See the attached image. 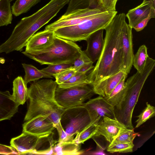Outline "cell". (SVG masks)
Instances as JSON below:
<instances>
[{"label": "cell", "instance_id": "obj_9", "mask_svg": "<svg viewBox=\"0 0 155 155\" xmlns=\"http://www.w3.org/2000/svg\"><path fill=\"white\" fill-rule=\"evenodd\" d=\"M88 85L65 88L57 86L55 92V99L64 109L82 105L84 102L95 94L93 88Z\"/></svg>", "mask_w": 155, "mask_h": 155}, {"label": "cell", "instance_id": "obj_12", "mask_svg": "<svg viewBox=\"0 0 155 155\" xmlns=\"http://www.w3.org/2000/svg\"><path fill=\"white\" fill-rule=\"evenodd\" d=\"M132 29L126 21L124 24L122 32V70L128 74L130 72L133 65L134 55Z\"/></svg>", "mask_w": 155, "mask_h": 155}, {"label": "cell", "instance_id": "obj_42", "mask_svg": "<svg viewBox=\"0 0 155 155\" xmlns=\"http://www.w3.org/2000/svg\"><path fill=\"white\" fill-rule=\"evenodd\" d=\"M13 0H10L11 1H13Z\"/></svg>", "mask_w": 155, "mask_h": 155}, {"label": "cell", "instance_id": "obj_37", "mask_svg": "<svg viewBox=\"0 0 155 155\" xmlns=\"http://www.w3.org/2000/svg\"><path fill=\"white\" fill-rule=\"evenodd\" d=\"M55 128L57 130L58 135V139L57 142L73 141L68 137L60 121L55 126Z\"/></svg>", "mask_w": 155, "mask_h": 155}, {"label": "cell", "instance_id": "obj_7", "mask_svg": "<svg viewBox=\"0 0 155 155\" xmlns=\"http://www.w3.org/2000/svg\"><path fill=\"white\" fill-rule=\"evenodd\" d=\"M53 134L38 136L22 132L20 135L11 139V146L18 155L52 154V147L57 143L53 139Z\"/></svg>", "mask_w": 155, "mask_h": 155}, {"label": "cell", "instance_id": "obj_6", "mask_svg": "<svg viewBox=\"0 0 155 155\" xmlns=\"http://www.w3.org/2000/svg\"><path fill=\"white\" fill-rule=\"evenodd\" d=\"M117 12L116 11L103 10L77 25L59 28L54 31L56 36L73 42L86 41L93 33L104 30Z\"/></svg>", "mask_w": 155, "mask_h": 155}, {"label": "cell", "instance_id": "obj_31", "mask_svg": "<svg viewBox=\"0 0 155 155\" xmlns=\"http://www.w3.org/2000/svg\"><path fill=\"white\" fill-rule=\"evenodd\" d=\"M146 106L140 114L137 117L138 118L136 121V124L135 127L137 128L146 122L155 115V107L148 102L146 103Z\"/></svg>", "mask_w": 155, "mask_h": 155}, {"label": "cell", "instance_id": "obj_1", "mask_svg": "<svg viewBox=\"0 0 155 155\" xmlns=\"http://www.w3.org/2000/svg\"><path fill=\"white\" fill-rule=\"evenodd\" d=\"M126 17L124 13L117 14L104 29L103 50L95 65L87 75L89 85L92 87L122 70V36Z\"/></svg>", "mask_w": 155, "mask_h": 155}, {"label": "cell", "instance_id": "obj_36", "mask_svg": "<svg viewBox=\"0 0 155 155\" xmlns=\"http://www.w3.org/2000/svg\"><path fill=\"white\" fill-rule=\"evenodd\" d=\"M118 0H100L101 9L102 10L116 11V6Z\"/></svg>", "mask_w": 155, "mask_h": 155}, {"label": "cell", "instance_id": "obj_29", "mask_svg": "<svg viewBox=\"0 0 155 155\" xmlns=\"http://www.w3.org/2000/svg\"><path fill=\"white\" fill-rule=\"evenodd\" d=\"M138 134V133L134 132V129L128 128L126 127H123L120 129L118 135L110 144L133 143L134 138Z\"/></svg>", "mask_w": 155, "mask_h": 155}, {"label": "cell", "instance_id": "obj_3", "mask_svg": "<svg viewBox=\"0 0 155 155\" xmlns=\"http://www.w3.org/2000/svg\"><path fill=\"white\" fill-rule=\"evenodd\" d=\"M58 84L52 79L32 83L28 88L29 104L24 118L25 122L39 116L47 117L55 126L60 121L64 108L57 102L55 92Z\"/></svg>", "mask_w": 155, "mask_h": 155}, {"label": "cell", "instance_id": "obj_30", "mask_svg": "<svg viewBox=\"0 0 155 155\" xmlns=\"http://www.w3.org/2000/svg\"><path fill=\"white\" fill-rule=\"evenodd\" d=\"M97 125V124L95 123H91L88 125L76 135L73 141L78 143L81 144L91 138L96 134Z\"/></svg>", "mask_w": 155, "mask_h": 155}, {"label": "cell", "instance_id": "obj_35", "mask_svg": "<svg viewBox=\"0 0 155 155\" xmlns=\"http://www.w3.org/2000/svg\"><path fill=\"white\" fill-rule=\"evenodd\" d=\"M91 63L93 62L86 55L84 51L81 50L79 56L74 61L72 68L77 71L83 66Z\"/></svg>", "mask_w": 155, "mask_h": 155}, {"label": "cell", "instance_id": "obj_24", "mask_svg": "<svg viewBox=\"0 0 155 155\" xmlns=\"http://www.w3.org/2000/svg\"><path fill=\"white\" fill-rule=\"evenodd\" d=\"M25 75L24 80L25 84L31 81H35L42 78H52L51 76L48 75L31 64L25 63L22 64Z\"/></svg>", "mask_w": 155, "mask_h": 155}, {"label": "cell", "instance_id": "obj_8", "mask_svg": "<svg viewBox=\"0 0 155 155\" xmlns=\"http://www.w3.org/2000/svg\"><path fill=\"white\" fill-rule=\"evenodd\" d=\"M60 122L72 141L78 133L91 123L88 113L83 105L65 109L61 115Z\"/></svg>", "mask_w": 155, "mask_h": 155}, {"label": "cell", "instance_id": "obj_26", "mask_svg": "<svg viewBox=\"0 0 155 155\" xmlns=\"http://www.w3.org/2000/svg\"><path fill=\"white\" fill-rule=\"evenodd\" d=\"M41 0H17L12 7V14L18 16L26 13Z\"/></svg>", "mask_w": 155, "mask_h": 155}, {"label": "cell", "instance_id": "obj_41", "mask_svg": "<svg viewBox=\"0 0 155 155\" xmlns=\"http://www.w3.org/2000/svg\"><path fill=\"white\" fill-rule=\"evenodd\" d=\"M143 2L148 3L152 9L155 10V0H143Z\"/></svg>", "mask_w": 155, "mask_h": 155}, {"label": "cell", "instance_id": "obj_19", "mask_svg": "<svg viewBox=\"0 0 155 155\" xmlns=\"http://www.w3.org/2000/svg\"><path fill=\"white\" fill-rule=\"evenodd\" d=\"M19 106L8 91H0V121L10 119L18 112Z\"/></svg>", "mask_w": 155, "mask_h": 155}, {"label": "cell", "instance_id": "obj_14", "mask_svg": "<svg viewBox=\"0 0 155 155\" xmlns=\"http://www.w3.org/2000/svg\"><path fill=\"white\" fill-rule=\"evenodd\" d=\"M125 127H126L116 118L105 117L97 124L96 134L93 137L102 136L110 143L118 135L120 129Z\"/></svg>", "mask_w": 155, "mask_h": 155}, {"label": "cell", "instance_id": "obj_5", "mask_svg": "<svg viewBox=\"0 0 155 155\" xmlns=\"http://www.w3.org/2000/svg\"><path fill=\"white\" fill-rule=\"evenodd\" d=\"M81 50L74 42L55 35L53 43L40 51H25L22 53L41 65L72 63L79 56Z\"/></svg>", "mask_w": 155, "mask_h": 155}, {"label": "cell", "instance_id": "obj_28", "mask_svg": "<svg viewBox=\"0 0 155 155\" xmlns=\"http://www.w3.org/2000/svg\"><path fill=\"white\" fill-rule=\"evenodd\" d=\"M87 75L86 74L76 71L72 77L67 81L58 85L61 87H68L73 86L89 84Z\"/></svg>", "mask_w": 155, "mask_h": 155}, {"label": "cell", "instance_id": "obj_39", "mask_svg": "<svg viewBox=\"0 0 155 155\" xmlns=\"http://www.w3.org/2000/svg\"><path fill=\"white\" fill-rule=\"evenodd\" d=\"M152 18L150 16L139 23L134 28L137 31L143 30L147 25L149 20Z\"/></svg>", "mask_w": 155, "mask_h": 155}, {"label": "cell", "instance_id": "obj_11", "mask_svg": "<svg viewBox=\"0 0 155 155\" xmlns=\"http://www.w3.org/2000/svg\"><path fill=\"white\" fill-rule=\"evenodd\" d=\"M83 105L87 110L92 123L97 124L105 117L116 118L114 107L102 96L90 99Z\"/></svg>", "mask_w": 155, "mask_h": 155}, {"label": "cell", "instance_id": "obj_13", "mask_svg": "<svg viewBox=\"0 0 155 155\" xmlns=\"http://www.w3.org/2000/svg\"><path fill=\"white\" fill-rule=\"evenodd\" d=\"M22 132L38 136L48 135L55 128L53 123L47 117L39 116L25 122L23 125Z\"/></svg>", "mask_w": 155, "mask_h": 155}, {"label": "cell", "instance_id": "obj_40", "mask_svg": "<svg viewBox=\"0 0 155 155\" xmlns=\"http://www.w3.org/2000/svg\"><path fill=\"white\" fill-rule=\"evenodd\" d=\"M93 63H91L87 64L77 71V72L84 74H86L87 72L93 69L94 66L93 65Z\"/></svg>", "mask_w": 155, "mask_h": 155}, {"label": "cell", "instance_id": "obj_18", "mask_svg": "<svg viewBox=\"0 0 155 155\" xmlns=\"http://www.w3.org/2000/svg\"><path fill=\"white\" fill-rule=\"evenodd\" d=\"M128 20L130 26L134 28L140 22L150 16L155 17V10L152 9L147 3L142 2L138 6L130 10L125 15Z\"/></svg>", "mask_w": 155, "mask_h": 155}, {"label": "cell", "instance_id": "obj_2", "mask_svg": "<svg viewBox=\"0 0 155 155\" xmlns=\"http://www.w3.org/2000/svg\"><path fill=\"white\" fill-rule=\"evenodd\" d=\"M70 0H51L35 13L22 18L14 28L9 38L2 44L8 53L21 51L31 37L55 16Z\"/></svg>", "mask_w": 155, "mask_h": 155}, {"label": "cell", "instance_id": "obj_25", "mask_svg": "<svg viewBox=\"0 0 155 155\" xmlns=\"http://www.w3.org/2000/svg\"><path fill=\"white\" fill-rule=\"evenodd\" d=\"M147 49L145 45H142L140 47L136 54L134 55L133 65L139 72L142 71L149 57Z\"/></svg>", "mask_w": 155, "mask_h": 155}, {"label": "cell", "instance_id": "obj_32", "mask_svg": "<svg viewBox=\"0 0 155 155\" xmlns=\"http://www.w3.org/2000/svg\"><path fill=\"white\" fill-rule=\"evenodd\" d=\"M73 66L72 63H65L48 65L47 67L41 70L50 76H53L67 69L71 68Z\"/></svg>", "mask_w": 155, "mask_h": 155}, {"label": "cell", "instance_id": "obj_15", "mask_svg": "<svg viewBox=\"0 0 155 155\" xmlns=\"http://www.w3.org/2000/svg\"><path fill=\"white\" fill-rule=\"evenodd\" d=\"M104 30H100L93 33L86 40L87 45L86 49L84 51L93 63L99 58L103 48Z\"/></svg>", "mask_w": 155, "mask_h": 155}, {"label": "cell", "instance_id": "obj_34", "mask_svg": "<svg viewBox=\"0 0 155 155\" xmlns=\"http://www.w3.org/2000/svg\"><path fill=\"white\" fill-rule=\"evenodd\" d=\"M76 71L72 67L60 73L54 75L55 81L58 85L62 84L67 81L76 73Z\"/></svg>", "mask_w": 155, "mask_h": 155}, {"label": "cell", "instance_id": "obj_4", "mask_svg": "<svg viewBox=\"0 0 155 155\" xmlns=\"http://www.w3.org/2000/svg\"><path fill=\"white\" fill-rule=\"evenodd\" d=\"M155 65V60L149 57L142 71H137L127 80L124 96L119 104L114 107L116 119L127 128L134 129L132 122L133 111L144 83Z\"/></svg>", "mask_w": 155, "mask_h": 155}, {"label": "cell", "instance_id": "obj_17", "mask_svg": "<svg viewBox=\"0 0 155 155\" xmlns=\"http://www.w3.org/2000/svg\"><path fill=\"white\" fill-rule=\"evenodd\" d=\"M128 74L123 70L100 81L93 88L95 94L104 97L108 95L121 80Z\"/></svg>", "mask_w": 155, "mask_h": 155}, {"label": "cell", "instance_id": "obj_22", "mask_svg": "<svg viewBox=\"0 0 155 155\" xmlns=\"http://www.w3.org/2000/svg\"><path fill=\"white\" fill-rule=\"evenodd\" d=\"M68 3L67 10L63 15H64L77 10L87 8L101 10L100 0H70Z\"/></svg>", "mask_w": 155, "mask_h": 155}, {"label": "cell", "instance_id": "obj_27", "mask_svg": "<svg viewBox=\"0 0 155 155\" xmlns=\"http://www.w3.org/2000/svg\"><path fill=\"white\" fill-rule=\"evenodd\" d=\"M12 13L10 0H0V27L12 23Z\"/></svg>", "mask_w": 155, "mask_h": 155}, {"label": "cell", "instance_id": "obj_38", "mask_svg": "<svg viewBox=\"0 0 155 155\" xmlns=\"http://www.w3.org/2000/svg\"><path fill=\"white\" fill-rule=\"evenodd\" d=\"M0 154L5 155L18 154L16 150L13 147L0 144Z\"/></svg>", "mask_w": 155, "mask_h": 155}, {"label": "cell", "instance_id": "obj_16", "mask_svg": "<svg viewBox=\"0 0 155 155\" xmlns=\"http://www.w3.org/2000/svg\"><path fill=\"white\" fill-rule=\"evenodd\" d=\"M54 31L44 30L33 35L28 41L25 51H40L47 48L53 42Z\"/></svg>", "mask_w": 155, "mask_h": 155}, {"label": "cell", "instance_id": "obj_10", "mask_svg": "<svg viewBox=\"0 0 155 155\" xmlns=\"http://www.w3.org/2000/svg\"><path fill=\"white\" fill-rule=\"evenodd\" d=\"M102 11L89 8L77 10L68 15H63L56 21L46 26L45 30L54 31L59 28L77 25L93 18Z\"/></svg>", "mask_w": 155, "mask_h": 155}, {"label": "cell", "instance_id": "obj_21", "mask_svg": "<svg viewBox=\"0 0 155 155\" xmlns=\"http://www.w3.org/2000/svg\"><path fill=\"white\" fill-rule=\"evenodd\" d=\"M13 94L15 101L19 105H23L28 99V88L24 79L21 76L16 78L13 82Z\"/></svg>", "mask_w": 155, "mask_h": 155}, {"label": "cell", "instance_id": "obj_33", "mask_svg": "<svg viewBox=\"0 0 155 155\" xmlns=\"http://www.w3.org/2000/svg\"><path fill=\"white\" fill-rule=\"evenodd\" d=\"M134 146L133 143H120L109 144L107 150L111 153H127L132 152Z\"/></svg>", "mask_w": 155, "mask_h": 155}, {"label": "cell", "instance_id": "obj_23", "mask_svg": "<svg viewBox=\"0 0 155 155\" xmlns=\"http://www.w3.org/2000/svg\"><path fill=\"white\" fill-rule=\"evenodd\" d=\"M126 78H124L108 95L104 97L114 107L119 104L124 96L126 90Z\"/></svg>", "mask_w": 155, "mask_h": 155}, {"label": "cell", "instance_id": "obj_20", "mask_svg": "<svg viewBox=\"0 0 155 155\" xmlns=\"http://www.w3.org/2000/svg\"><path fill=\"white\" fill-rule=\"evenodd\" d=\"M53 148V155H77L83 154L81 144L72 141L57 142Z\"/></svg>", "mask_w": 155, "mask_h": 155}]
</instances>
